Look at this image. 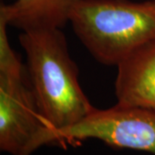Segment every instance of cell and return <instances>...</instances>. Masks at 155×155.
Wrapping results in <instances>:
<instances>
[{
    "label": "cell",
    "mask_w": 155,
    "mask_h": 155,
    "mask_svg": "<svg viewBox=\"0 0 155 155\" xmlns=\"http://www.w3.org/2000/svg\"><path fill=\"white\" fill-rule=\"evenodd\" d=\"M19 41L26 54L27 76L44 124L36 150L51 134L74 126L95 107L80 85L78 68L61 28L22 31Z\"/></svg>",
    "instance_id": "obj_1"
},
{
    "label": "cell",
    "mask_w": 155,
    "mask_h": 155,
    "mask_svg": "<svg viewBox=\"0 0 155 155\" xmlns=\"http://www.w3.org/2000/svg\"><path fill=\"white\" fill-rule=\"evenodd\" d=\"M69 22L96 61L117 67L155 36V0H80Z\"/></svg>",
    "instance_id": "obj_2"
},
{
    "label": "cell",
    "mask_w": 155,
    "mask_h": 155,
    "mask_svg": "<svg viewBox=\"0 0 155 155\" xmlns=\"http://www.w3.org/2000/svg\"><path fill=\"white\" fill-rule=\"evenodd\" d=\"M96 139L112 147L155 153V110L116 104L95 108L74 126L50 134L46 144H72Z\"/></svg>",
    "instance_id": "obj_3"
},
{
    "label": "cell",
    "mask_w": 155,
    "mask_h": 155,
    "mask_svg": "<svg viewBox=\"0 0 155 155\" xmlns=\"http://www.w3.org/2000/svg\"><path fill=\"white\" fill-rule=\"evenodd\" d=\"M44 130L26 68L0 70V150L30 155Z\"/></svg>",
    "instance_id": "obj_4"
},
{
    "label": "cell",
    "mask_w": 155,
    "mask_h": 155,
    "mask_svg": "<svg viewBox=\"0 0 155 155\" xmlns=\"http://www.w3.org/2000/svg\"><path fill=\"white\" fill-rule=\"evenodd\" d=\"M116 67V104L155 110V36L140 45Z\"/></svg>",
    "instance_id": "obj_5"
},
{
    "label": "cell",
    "mask_w": 155,
    "mask_h": 155,
    "mask_svg": "<svg viewBox=\"0 0 155 155\" xmlns=\"http://www.w3.org/2000/svg\"><path fill=\"white\" fill-rule=\"evenodd\" d=\"M80 0H14L1 3L0 16L9 26L22 31L62 28L69 22L70 14Z\"/></svg>",
    "instance_id": "obj_6"
}]
</instances>
